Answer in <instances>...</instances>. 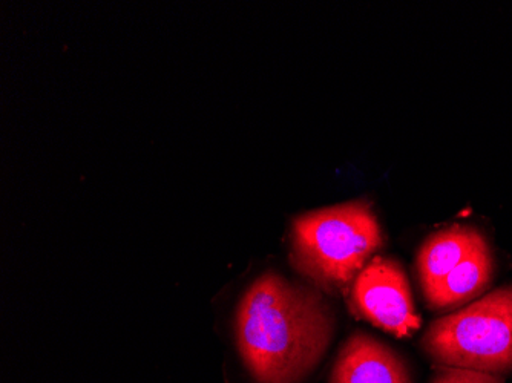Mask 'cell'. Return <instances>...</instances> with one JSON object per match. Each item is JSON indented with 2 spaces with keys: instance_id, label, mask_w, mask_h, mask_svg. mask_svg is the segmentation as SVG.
Returning a JSON list of instances; mask_svg holds the SVG:
<instances>
[{
  "instance_id": "obj_1",
  "label": "cell",
  "mask_w": 512,
  "mask_h": 383,
  "mask_svg": "<svg viewBox=\"0 0 512 383\" xmlns=\"http://www.w3.org/2000/svg\"><path fill=\"white\" fill-rule=\"evenodd\" d=\"M235 333L256 383H298L332 341V310L316 290L264 273L238 304Z\"/></svg>"
},
{
  "instance_id": "obj_2",
  "label": "cell",
  "mask_w": 512,
  "mask_h": 383,
  "mask_svg": "<svg viewBox=\"0 0 512 383\" xmlns=\"http://www.w3.org/2000/svg\"><path fill=\"white\" fill-rule=\"evenodd\" d=\"M381 246V227L370 203L348 201L295 218L290 261L325 292H339L355 282Z\"/></svg>"
},
{
  "instance_id": "obj_3",
  "label": "cell",
  "mask_w": 512,
  "mask_h": 383,
  "mask_svg": "<svg viewBox=\"0 0 512 383\" xmlns=\"http://www.w3.org/2000/svg\"><path fill=\"white\" fill-rule=\"evenodd\" d=\"M422 345L444 367L490 374L512 371V285L434 321Z\"/></svg>"
},
{
  "instance_id": "obj_4",
  "label": "cell",
  "mask_w": 512,
  "mask_h": 383,
  "mask_svg": "<svg viewBox=\"0 0 512 383\" xmlns=\"http://www.w3.org/2000/svg\"><path fill=\"white\" fill-rule=\"evenodd\" d=\"M350 301L361 318L398 338L421 327L407 275L396 259H371L353 282Z\"/></svg>"
},
{
  "instance_id": "obj_5",
  "label": "cell",
  "mask_w": 512,
  "mask_h": 383,
  "mask_svg": "<svg viewBox=\"0 0 512 383\" xmlns=\"http://www.w3.org/2000/svg\"><path fill=\"white\" fill-rule=\"evenodd\" d=\"M332 383H410L401 357L365 333L353 334L339 351Z\"/></svg>"
},
{
  "instance_id": "obj_6",
  "label": "cell",
  "mask_w": 512,
  "mask_h": 383,
  "mask_svg": "<svg viewBox=\"0 0 512 383\" xmlns=\"http://www.w3.org/2000/svg\"><path fill=\"white\" fill-rule=\"evenodd\" d=\"M485 239L473 227L451 226L434 233L417 255L422 290L430 292Z\"/></svg>"
},
{
  "instance_id": "obj_7",
  "label": "cell",
  "mask_w": 512,
  "mask_h": 383,
  "mask_svg": "<svg viewBox=\"0 0 512 383\" xmlns=\"http://www.w3.org/2000/svg\"><path fill=\"white\" fill-rule=\"evenodd\" d=\"M491 278L493 258L483 241L424 296L433 310H453L482 295L490 285Z\"/></svg>"
},
{
  "instance_id": "obj_8",
  "label": "cell",
  "mask_w": 512,
  "mask_h": 383,
  "mask_svg": "<svg viewBox=\"0 0 512 383\" xmlns=\"http://www.w3.org/2000/svg\"><path fill=\"white\" fill-rule=\"evenodd\" d=\"M433 383H503L496 374L462 368H444L434 377Z\"/></svg>"
}]
</instances>
